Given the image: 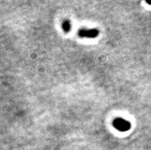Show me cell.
Here are the masks:
<instances>
[{"label": "cell", "instance_id": "cell-2", "mask_svg": "<svg viewBox=\"0 0 151 150\" xmlns=\"http://www.w3.org/2000/svg\"><path fill=\"white\" fill-rule=\"evenodd\" d=\"M113 125L117 130L124 132L129 130L130 128V123L129 121L121 119V118H117L116 120H114Z\"/></svg>", "mask_w": 151, "mask_h": 150}, {"label": "cell", "instance_id": "cell-1", "mask_svg": "<svg viewBox=\"0 0 151 150\" xmlns=\"http://www.w3.org/2000/svg\"><path fill=\"white\" fill-rule=\"evenodd\" d=\"M78 34L81 38H94L98 36L99 30L98 29H81L78 30Z\"/></svg>", "mask_w": 151, "mask_h": 150}, {"label": "cell", "instance_id": "cell-3", "mask_svg": "<svg viewBox=\"0 0 151 150\" xmlns=\"http://www.w3.org/2000/svg\"><path fill=\"white\" fill-rule=\"evenodd\" d=\"M62 29L65 32H69L71 29V23L69 20H64L62 22Z\"/></svg>", "mask_w": 151, "mask_h": 150}]
</instances>
